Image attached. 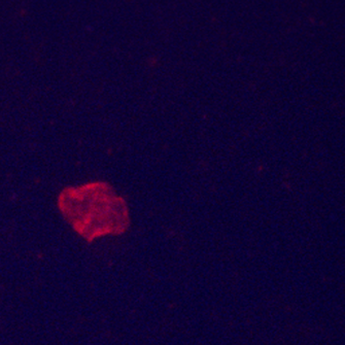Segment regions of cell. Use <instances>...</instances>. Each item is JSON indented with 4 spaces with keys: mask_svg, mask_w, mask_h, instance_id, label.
Returning a JSON list of instances; mask_svg holds the SVG:
<instances>
[{
    "mask_svg": "<svg viewBox=\"0 0 345 345\" xmlns=\"http://www.w3.org/2000/svg\"><path fill=\"white\" fill-rule=\"evenodd\" d=\"M61 196V209L80 235L92 239L123 233L129 225L125 201L114 196L105 183L67 190Z\"/></svg>",
    "mask_w": 345,
    "mask_h": 345,
    "instance_id": "6da1fadb",
    "label": "cell"
}]
</instances>
